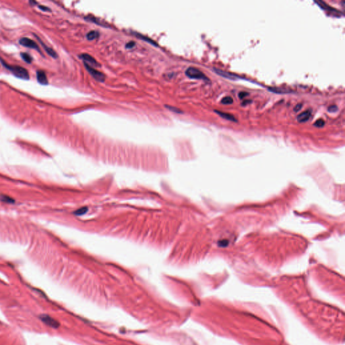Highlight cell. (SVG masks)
I'll list each match as a JSON object with an SVG mask.
<instances>
[{
	"mask_svg": "<svg viewBox=\"0 0 345 345\" xmlns=\"http://www.w3.org/2000/svg\"><path fill=\"white\" fill-rule=\"evenodd\" d=\"M0 61H1L2 65L5 67V68H6L8 70H10L16 77L22 80H26L29 79V74L28 72V71L27 70L24 68L23 67L18 66L9 65L4 61L1 58H0Z\"/></svg>",
	"mask_w": 345,
	"mask_h": 345,
	"instance_id": "obj_1",
	"label": "cell"
},
{
	"mask_svg": "<svg viewBox=\"0 0 345 345\" xmlns=\"http://www.w3.org/2000/svg\"><path fill=\"white\" fill-rule=\"evenodd\" d=\"M186 74L188 78L192 79H197V80H203L205 81H209L208 78L207 77L202 71L200 70L199 69L193 68V67H190L187 69L186 71Z\"/></svg>",
	"mask_w": 345,
	"mask_h": 345,
	"instance_id": "obj_2",
	"label": "cell"
},
{
	"mask_svg": "<svg viewBox=\"0 0 345 345\" xmlns=\"http://www.w3.org/2000/svg\"><path fill=\"white\" fill-rule=\"evenodd\" d=\"M314 2L316 4H318V6L320 8H322V10L328 12V13H329V14L334 16V17H341L342 16L344 15L343 12L330 6L329 5H328V4L324 2L319 0V1H314Z\"/></svg>",
	"mask_w": 345,
	"mask_h": 345,
	"instance_id": "obj_3",
	"label": "cell"
},
{
	"mask_svg": "<svg viewBox=\"0 0 345 345\" xmlns=\"http://www.w3.org/2000/svg\"><path fill=\"white\" fill-rule=\"evenodd\" d=\"M85 66L87 71L91 74L92 76L95 80H96L99 82H104V80H105V76L102 72L96 70L93 68V67H92L90 65L86 64V63H85Z\"/></svg>",
	"mask_w": 345,
	"mask_h": 345,
	"instance_id": "obj_4",
	"label": "cell"
},
{
	"mask_svg": "<svg viewBox=\"0 0 345 345\" xmlns=\"http://www.w3.org/2000/svg\"><path fill=\"white\" fill-rule=\"evenodd\" d=\"M19 43L21 45L24 46V47L35 49L37 51H39L40 53H41V51L39 47V46H38V45L34 41H32L31 39H28V38H27V37L22 38V39H20L19 40Z\"/></svg>",
	"mask_w": 345,
	"mask_h": 345,
	"instance_id": "obj_5",
	"label": "cell"
},
{
	"mask_svg": "<svg viewBox=\"0 0 345 345\" xmlns=\"http://www.w3.org/2000/svg\"><path fill=\"white\" fill-rule=\"evenodd\" d=\"M80 57L82 59V60L85 61V63H86V64H87L88 65L92 64V65L96 66H99V63L96 61L94 57H92L91 56H90L89 54L83 53Z\"/></svg>",
	"mask_w": 345,
	"mask_h": 345,
	"instance_id": "obj_6",
	"label": "cell"
},
{
	"mask_svg": "<svg viewBox=\"0 0 345 345\" xmlns=\"http://www.w3.org/2000/svg\"><path fill=\"white\" fill-rule=\"evenodd\" d=\"M214 71H215V72L216 74H218V75H220L221 76L224 77V78H227V79L237 80L238 78H241L240 77L237 76V75H234V74H232L229 73V72H226V71H225L223 70H218V69L214 68Z\"/></svg>",
	"mask_w": 345,
	"mask_h": 345,
	"instance_id": "obj_7",
	"label": "cell"
},
{
	"mask_svg": "<svg viewBox=\"0 0 345 345\" xmlns=\"http://www.w3.org/2000/svg\"><path fill=\"white\" fill-rule=\"evenodd\" d=\"M36 79H37V81L39 82L41 85H48V80H47V76H46V74L45 73V71H43L39 70L36 71Z\"/></svg>",
	"mask_w": 345,
	"mask_h": 345,
	"instance_id": "obj_8",
	"label": "cell"
},
{
	"mask_svg": "<svg viewBox=\"0 0 345 345\" xmlns=\"http://www.w3.org/2000/svg\"><path fill=\"white\" fill-rule=\"evenodd\" d=\"M41 319L42 321L46 323V324H47L50 326L53 327V328H57L58 326V323L56 320H55V319L51 318V317L48 316V315H43L41 317Z\"/></svg>",
	"mask_w": 345,
	"mask_h": 345,
	"instance_id": "obj_9",
	"label": "cell"
},
{
	"mask_svg": "<svg viewBox=\"0 0 345 345\" xmlns=\"http://www.w3.org/2000/svg\"><path fill=\"white\" fill-rule=\"evenodd\" d=\"M311 115V110H307L303 112L297 116V120L300 123H304L308 121Z\"/></svg>",
	"mask_w": 345,
	"mask_h": 345,
	"instance_id": "obj_10",
	"label": "cell"
},
{
	"mask_svg": "<svg viewBox=\"0 0 345 345\" xmlns=\"http://www.w3.org/2000/svg\"><path fill=\"white\" fill-rule=\"evenodd\" d=\"M214 111H215L218 115H220L221 117H222V118H224L226 120H229V121H235V122L237 121V119L235 118V117L233 115L229 114V113H224V112L219 111H217V110H215Z\"/></svg>",
	"mask_w": 345,
	"mask_h": 345,
	"instance_id": "obj_11",
	"label": "cell"
},
{
	"mask_svg": "<svg viewBox=\"0 0 345 345\" xmlns=\"http://www.w3.org/2000/svg\"><path fill=\"white\" fill-rule=\"evenodd\" d=\"M37 39L39 40V41H40V43H41V45H43V47L44 49L45 50V51H46V52H47V53H48V54L49 55V56H51V57H53V58H57V53H56V51H53V50L52 49H51V48H50V47H47V45H45V44H44V43H43V42H42V41H41V40H40V39H39V37H37Z\"/></svg>",
	"mask_w": 345,
	"mask_h": 345,
	"instance_id": "obj_12",
	"label": "cell"
},
{
	"mask_svg": "<svg viewBox=\"0 0 345 345\" xmlns=\"http://www.w3.org/2000/svg\"><path fill=\"white\" fill-rule=\"evenodd\" d=\"M134 35H136V36H138V37L139 38V39H142V40H144V41H146V42H148V43L152 44V45H154V46H158V45L157 44V43H156V42H155L154 41L152 40L151 39H150V38L147 37V36H144V35H142V34H140V33H138V32H134Z\"/></svg>",
	"mask_w": 345,
	"mask_h": 345,
	"instance_id": "obj_13",
	"label": "cell"
},
{
	"mask_svg": "<svg viewBox=\"0 0 345 345\" xmlns=\"http://www.w3.org/2000/svg\"><path fill=\"white\" fill-rule=\"evenodd\" d=\"M268 90L270 91H271L272 92H275V93H276V94H285V93H289V92H291L289 90H287V89H283V88H276V87L270 88H268Z\"/></svg>",
	"mask_w": 345,
	"mask_h": 345,
	"instance_id": "obj_14",
	"label": "cell"
},
{
	"mask_svg": "<svg viewBox=\"0 0 345 345\" xmlns=\"http://www.w3.org/2000/svg\"><path fill=\"white\" fill-rule=\"evenodd\" d=\"M99 35H100L99 32L98 31H91L87 33L86 38H87L88 40L92 41V40H94L95 39H97V38L99 36Z\"/></svg>",
	"mask_w": 345,
	"mask_h": 345,
	"instance_id": "obj_15",
	"label": "cell"
},
{
	"mask_svg": "<svg viewBox=\"0 0 345 345\" xmlns=\"http://www.w3.org/2000/svg\"><path fill=\"white\" fill-rule=\"evenodd\" d=\"M20 56H21V57L23 59V60L25 62L28 63V64H31V62L32 61V58L28 53H22L20 54Z\"/></svg>",
	"mask_w": 345,
	"mask_h": 345,
	"instance_id": "obj_16",
	"label": "cell"
},
{
	"mask_svg": "<svg viewBox=\"0 0 345 345\" xmlns=\"http://www.w3.org/2000/svg\"><path fill=\"white\" fill-rule=\"evenodd\" d=\"M233 103V99L231 96H225L221 100V103L223 104H231Z\"/></svg>",
	"mask_w": 345,
	"mask_h": 345,
	"instance_id": "obj_17",
	"label": "cell"
},
{
	"mask_svg": "<svg viewBox=\"0 0 345 345\" xmlns=\"http://www.w3.org/2000/svg\"><path fill=\"white\" fill-rule=\"evenodd\" d=\"M324 124H325V121L322 119H319L317 120L314 123V125L317 128H322L323 126L324 125Z\"/></svg>",
	"mask_w": 345,
	"mask_h": 345,
	"instance_id": "obj_18",
	"label": "cell"
},
{
	"mask_svg": "<svg viewBox=\"0 0 345 345\" xmlns=\"http://www.w3.org/2000/svg\"><path fill=\"white\" fill-rule=\"evenodd\" d=\"M0 199H1L3 202H5L6 203H13V200H12V198H10V197L8 196H1L0 197Z\"/></svg>",
	"mask_w": 345,
	"mask_h": 345,
	"instance_id": "obj_19",
	"label": "cell"
},
{
	"mask_svg": "<svg viewBox=\"0 0 345 345\" xmlns=\"http://www.w3.org/2000/svg\"><path fill=\"white\" fill-rule=\"evenodd\" d=\"M328 111H329L330 113H334V112L338 111V107L336 106V105L332 104V105H331V106H330L329 107H328Z\"/></svg>",
	"mask_w": 345,
	"mask_h": 345,
	"instance_id": "obj_20",
	"label": "cell"
},
{
	"mask_svg": "<svg viewBox=\"0 0 345 345\" xmlns=\"http://www.w3.org/2000/svg\"><path fill=\"white\" fill-rule=\"evenodd\" d=\"M166 107H167L168 109H169V110L173 111V112H175L177 113H182V111H180L179 109L178 108H176V107H171V106H167V105H166Z\"/></svg>",
	"mask_w": 345,
	"mask_h": 345,
	"instance_id": "obj_21",
	"label": "cell"
},
{
	"mask_svg": "<svg viewBox=\"0 0 345 345\" xmlns=\"http://www.w3.org/2000/svg\"><path fill=\"white\" fill-rule=\"evenodd\" d=\"M135 45H136L135 42H134V41H130V42H129L128 43L126 44L125 47H126V48H128V49H131V48L134 47V46H135Z\"/></svg>",
	"mask_w": 345,
	"mask_h": 345,
	"instance_id": "obj_22",
	"label": "cell"
},
{
	"mask_svg": "<svg viewBox=\"0 0 345 345\" xmlns=\"http://www.w3.org/2000/svg\"><path fill=\"white\" fill-rule=\"evenodd\" d=\"M247 95H249V93H248V92H239V99H242L243 98H245V96H247Z\"/></svg>",
	"mask_w": 345,
	"mask_h": 345,
	"instance_id": "obj_23",
	"label": "cell"
},
{
	"mask_svg": "<svg viewBox=\"0 0 345 345\" xmlns=\"http://www.w3.org/2000/svg\"><path fill=\"white\" fill-rule=\"evenodd\" d=\"M302 106H303V104H302L301 103H299V104H297L296 105V106L294 107V111H295V112H298L299 111H300L301 109V108H302Z\"/></svg>",
	"mask_w": 345,
	"mask_h": 345,
	"instance_id": "obj_24",
	"label": "cell"
},
{
	"mask_svg": "<svg viewBox=\"0 0 345 345\" xmlns=\"http://www.w3.org/2000/svg\"><path fill=\"white\" fill-rule=\"evenodd\" d=\"M39 8H40V9H41V10H43V11H45V12H47V11H49V10H50L49 9V8H48V7H45V6H39Z\"/></svg>",
	"mask_w": 345,
	"mask_h": 345,
	"instance_id": "obj_25",
	"label": "cell"
},
{
	"mask_svg": "<svg viewBox=\"0 0 345 345\" xmlns=\"http://www.w3.org/2000/svg\"><path fill=\"white\" fill-rule=\"evenodd\" d=\"M250 102H251V100H245V101H243V102L242 105H243V106H245V105L247 104L248 103H250Z\"/></svg>",
	"mask_w": 345,
	"mask_h": 345,
	"instance_id": "obj_26",
	"label": "cell"
}]
</instances>
